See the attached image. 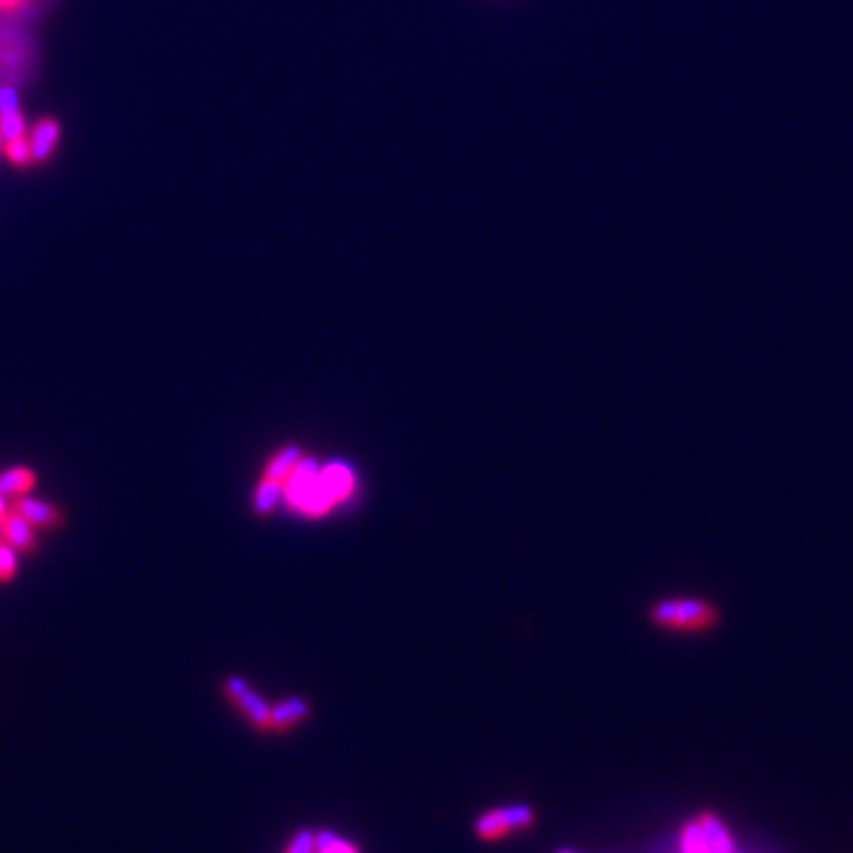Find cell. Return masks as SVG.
Masks as SVG:
<instances>
[{"label":"cell","mask_w":853,"mask_h":853,"mask_svg":"<svg viewBox=\"0 0 853 853\" xmlns=\"http://www.w3.org/2000/svg\"><path fill=\"white\" fill-rule=\"evenodd\" d=\"M723 607L706 595H668L649 604L652 629L678 638L709 636L723 626Z\"/></svg>","instance_id":"6da1fadb"},{"label":"cell","mask_w":853,"mask_h":853,"mask_svg":"<svg viewBox=\"0 0 853 853\" xmlns=\"http://www.w3.org/2000/svg\"><path fill=\"white\" fill-rule=\"evenodd\" d=\"M280 503H285V507L306 519L327 517L336 507H342L325 481L323 462L306 453L301 455V460L294 465L292 472L287 474V479L282 481Z\"/></svg>","instance_id":"7a4b0ae2"},{"label":"cell","mask_w":853,"mask_h":853,"mask_svg":"<svg viewBox=\"0 0 853 853\" xmlns=\"http://www.w3.org/2000/svg\"><path fill=\"white\" fill-rule=\"evenodd\" d=\"M534 822L535 810L529 803H510V806L484 810L474 822V832L484 841H498L512 832H524V829L534 828Z\"/></svg>","instance_id":"3957f363"},{"label":"cell","mask_w":853,"mask_h":853,"mask_svg":"<svg viewBox=\"0 0 853 853\" xmlns=\"http://www.w3.org/2000/svg\"><path fill=\"white\" fill-rule=\"evenodd\" d=\"M225 695L232 699L237 709L242 711V716L259 730H268L270 725V706L273 704L254 690V687L242 678H228L225 680Z\"/></svg>","instance_id":"277c9868"},{"label":"cell","mask_w":853,"mask_h":853,"mask_svg":"<svg viewBox=\"0 0 853 853\" xmlns=\"http://www.w3.org/2000/svg\"><path fill=\"white\" fill-rule=\"evenodd\" d=\"M308 716H311V704H308V699L287 697L270 706V725H268V730H273V733H287V730L301 725Z\"/></svg>","instance_id":"5b68a950"},{"label":"cell","mask_w":853,"mask_h":853,"mask_svg":"<svg viewBox=\"0 0 853 853\" xmlns=\"http://www.w3.org/2000/svg\"><path fill=\"white\" fill-rule=\"evenodd\" d=\"M57 137H60V126H57V121H52V118H41L36 128H33L32 140H29V143H32L33 159L45 162V159L52 155V150H55Z\"/></svg>","instance_id":"8992f818"},{"label":"cell","mask_w":853,"mask_h":853,"mask_svg":"<svg viewBox=\"0 0 853 853\" xmlns=\"http://www.w3.org/2000/svg\"><path fill=\"white\" fill-rule=\"evenodd\" d=\"M697 825L702 828L706 841H709L711 853H735V844H733V837H730L728 828H725L716 816L704 813L697 820Z\"/></svg>","instance_id":"52a82bcc"},{"label":"cell","mask_w":853,"mask_h":853,"mask_svg":"<svg viewBox=\"0 0 853 853\" xmlns=\"http://www.w3.org/2000/svg\"><path fill=\"white\" fill-rule=\"evenodd\" d=\"M3 534H5V538L10 541V545H14V548L19 550L32 548L33 545V524L22 517L19 512L7 515V517L3 519Z\"/></svg>","instance_id":"ba28073f"},{"label":"cell","mask_w":853,"mask_h":853,"mask_svg":"<svg viewBox=\"0 0 853 853\" xmlns=\"http://www.w3.org/2000/svg\"><path fill=\"white\" fill-rule=\"evenodd\" d=\"M17 512L24 519H29L33 526H48V524L55 522V517H57V512H55V507H52V505H48L45 500L29 498V496L19 498Z\"/></svg>","instance_id":"9c48e42d"},{"label":"cell","mask_w":853,"mask_h":853,"mask_svg":"<svg viewBox=\"0 0 853 853\" xmlns=\"http://www.w3.org/2000/svg\"><path fill=\"white\" fill-rule=\"evenodd\" d=\"M280 500H282V486L278 484V481L263 477L261 484L256 486L254 510L259 512V515H268V512H273L275 507H278Z\"/></svg>","instance_id":"30bf717a"},{"label":"cell","mask_w":853,"mask_h":853,"mask_svg":"<svg viewBox=\"0 0 853 853\" xmlns=\"http://www.w3.org/2000/svg\"><path fill=\"white\" fill-rule=\"evenodd\" d=\"M33 484V477L24 468H10L0 472V496H19Z\"/></svg>","instance_id":"8fae6325"},{"label":"cell","mask_w":853,"mask_h":853,"mask_svg":"<svg viewBox=\"0 0 853 853\" xmlns=\"http://www.w3.org/2000/svg\"><path fill=\"white\" fill-rule=\"evenodd\" d=\"M316 853H361L354 841L346 837L336 835L332 829H320L316 832Z\"/></svg>","instance_id":"7c38bea8"},{"label":"cell","mask_w":853,"mask_h":853,"mask_svg":"<svg viewBox=\"0 0 853 853\" xmlns=\"http://www.w3.org/2000/svg\"><path fill=\"white\" fill-rule=\"evenodd\" d=\"M683 853H711L709 841H706L697 822L687 825L686 832H683Z\"/></svg>","instance_id":"4fadbf2b"},{"label":"cell","mask_w":853,"mask_h":853,"mask_svg":"<svg viewBox=\"0 0 853 853\" xmlns=\"http://www.w3.org/2000/svg\"><path fill=\"white\" fill-rule=\"evenodd\" d=\"M5 155L10 156V162L19 164V166H26V164L32 162V143L26 140V137H14V140H7Z\"/></svg>","instance_id":"5bb4252c"},{"label":"cell","mask_w":853,"mask_h":853,"mask_svg":"<svg viewBox=\"0 0 853 853\" xmlns=\"http://www.w3.org/2000/svg\"><path fill=\"white\" fill-rule=\"evenodd\" d=\"M0 136L7 137V140L24 137V118H22V114L19 112L0 114Z\"/></svg>","instance_id":"9a60e30c"},{"label":"cell","mask_w":853,"mask_h":853,"mask_svg":"<svg viewBox=\"0 0 853 853\" xmlns=\"http://www.w3.org/2000/svg\"><path fill=\"white\" fill-rule=\"evenodd\" d=\"M282 853H316V835L311 829H299Z\"/></svg>","instance_id":"2e32d148"},{"label":"cell","mask_w":853,"mask_h":853,"mask_svg":"<svg viewBox=\"0 0 853 853\" xmlns=\"http://www.w3.org/2000/svg\"><path fill=\"white\" fill-rule=\"evenodd\" d=\"M14 569H17V553H14V545H5V543H0V579L13 576Z\"/></svg>","instance_id":"e0dca14e"},{"label":"cell","mask_w":853,"mask_h":853,"mask_svg":"<svg viewBox=\"0 0 853 853\" xmlns=\"http://www.w3.org/2000/svg\"><path fill=\"white\" fill-rule=\"evenodd\" d=\"M17 112V93L13 88H0V114Z\"/></svg>","instance_id":"ac0fdd59"},{"label":"cell","mask_w":853,"mask_h":853,"mask_svg":"<svg viewBox=\"0 0 853 853\" xmlns=\"http://www.w3.org/2000/svg\"><path fill=\"white\" fill-rule=\"evenodd\" d=\"M22 3H26V0H0V7L3 10H13V7H19Z\"/></svg>","instance_id":"d6986e66"},{"label":"cell","mask_w":853,"mask_h":853,"mask_svg":"<svg viewBox=\"0 0 853 853\" xmlns=\"http://www.w3.org/2000/svg\"><path fill=\"white\" fill-rule=\"evenodd\" d=\"M5 517H7V503H5V496H0V522H3Z\"/></svg>","instance_id":"ffe728a7"},{"label":"cell","mask_w":853,"mask_h":853,"mask_svg":"<svg viewBox=\"0 0 853 853\" xmlns=\"http://www.w3.org/2000/svg\"><path fill=\"white\" fill-rule=\"evenodd\" d=\"M560 853H573V851H560Z\"/></svg>","instance_id":"44dd1931"},{"label":"cell","mask_w":853,"mask_h":853,"mask_svg":"<svg viewBox=\"0 0 853 853\" xmlns=\"http://www.w3.org/2000/svg\"><path fill=\"white\" fill-rule=\"evenodd\" d=\"M0 534H3V529H0Z\"/></svg>","instance_id":"7402d4cb"},{"label":"cell","mask_w":853,"mask_h":853,"mask_svg":"<svg viewBox=\"0 0 853 853\" xmlns=\"http://www.w3.org/2000/svg\"><path fill=\"white\" fill-rule=\"evenodd\" d=\"M0 137H3V136H0Z\"/></svg>","instance_id":"603a6c76"}]
</instances>
